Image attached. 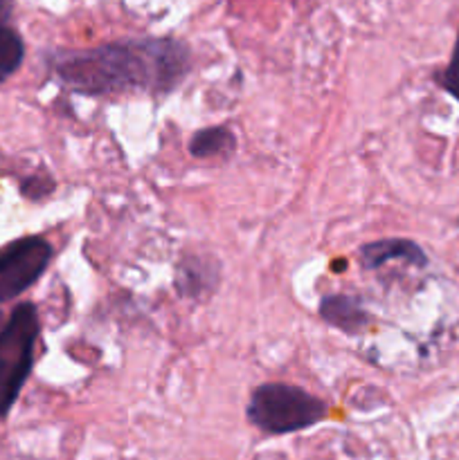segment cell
Segmentation results:
<instances>
[{"label":"cell","mask_w":459,"mask_h":460,"mask_svg":"<svg viewBox=\"0 0 459 460\" xmlns=\"http://www.w3.org/2000/svg\"><path fill=\"white\" fill-rule=\"evenodd\" d=\"M234 148V133L228 126H210L194 133L189 139V153L194 157H216L225 155Z\"/></svg>","instance_id":"obj_7"},{"label":"cell","mask_w":459,"mask_h":460,"mask_svg":"<svg viewBox=\"0 0 459 460\" xmlns=\"http://www.w3.org/2000/svg\"><path fill=\"white\" fill-rule=\"evenodd\" d=\"M14 16V0H0V30L12 22Z\"/></svg>","instance_id":"obj_10"},{"label":"cell","mask_w":459,"mask_h":460,"mask_svg":"<svg viewBox=\"0 0 459 460\" xmlns=\"http://www.w3.org/2000/svg\"><path fill=\"white\" fill-rule=\"evenodd\" d=\"M320 317L345 335H360L369 326V313L358 299L346 295H331L320 301Z\"/></svg>","instance_id":"obj_6"},{"label":"cell","mask_w":459,"mask_h":460,"mask_svg":"<svg viewBox=\"0 0 459 460\" xmlns=\"http://www.w3.org/2000/svg\"><path fill=\"white\" fill-rule=\"evenodd\" d=\"M54 250L43 236H25L0 247V304L18 299L45 274Z\"/></svg>","instance_id":"obj_4"},{"label":"cell","mask_w":459,"mask_h":460,"mask_svg":"<svg viewBox=\"0 0 459 460\" xmlns=\"http://www.w3.org/2000/svg\"><path fill=\"white\" fill-rule=\"evenodd\" d=\"M40 337V319L34 304H18L0 328V420L16 404L32 368Z\"/></svg>","instance_id":"obj_3"},{"label":"cell","mask_w":459,"mask_h":460,"mask_svg":"<svg viewBox=\"0 0 459 460\" xmlns=\"http://www.w3.org/2000/svg\"><path fill=\"white\" fill-rule=\"evenodd\" d=\"M439 84L450 97H454L459 102V31H457V40H454L453 54H450L448 66H446L439 75Z\"/></svg>","instance_id":"obj_9"},{"label":"cell","mask_w":459,"mask_h":460,"mask_svg":"<svg viewBox=\"0 0 459 460\" xmlns=\"http://www.w3.org/2000/svg\"><path fill=\"white\" fill-rule=\"evenodd\" d=\"M25 58V43L12 25L0 30V85L21 67Z\"/></svg>","instance_id":"obj_8"},{"label":"cell","mask_w":459,"mask_h":460,"mask_svg":"<svg viewBox=\"0 0 459 460\" xmlns=\"http://www.w3.org/2000/svg\"><path fill=\"white\" fill-rule=\"evenodd\" d=\"M327 413L328 407L324 400L284 382H268V385L256 386L246 407L248 420L256 429L273 436L309 429L324 420Z\"/></svg>","instance_id":"obj_2"},{"label":"cell","mask_w":459,"mask_h":460,"mask_svg":"<svg viewBox=\"0 0 459 460\" xmlns=\"http://www.w3.org/2000/svg\"><path fill=\"white\" fill-rule=\"evenodd\" d=\"M358 261L364 270H381L387 263H405L410 268H426L428 256L408 238H382L360 247Z\"/></svg>","instance_id":"obj_5"},{"label":"cell","mask_w":459,"mask_h":460,"mask_svg":"<svg viewBox=\"0 0 459 460\" xmlns=\"http://www.w3.org/2000/svg\"><path fill=\"white\" fill-rule=\"evenodd\" d=\"M52 72L75 93L88 97L140 90L166 94L192 70V52L178 39H122L88 49L50 54Z\"/></svg>","instance_id":"obj_1"}]
</instances>
